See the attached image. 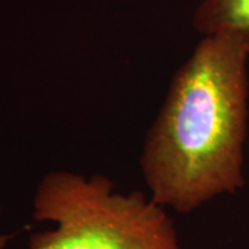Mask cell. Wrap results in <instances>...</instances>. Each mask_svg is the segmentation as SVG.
Masks as SVG:
<instances>
[{
  "mask_svg": "<svg viewBox=\"0 0 249 249\" xmlns=\"http://www.w3.org/2000/svg\"><path fill=\"white\" fill-rule=\"evenodd\" d=\"M248 58L241 42L202 36L170 80L140 157L148 194L191 213L245 186Z\"/></svg>",
  "mask_w": 249,
  "mask_h": 249,
  "instance_id": "obj_1",
  "label": "cell"
},
{
  "mask_svg": "<svg viewBox=\"0 0 249 249\" xmlns=\"http://www.w3.org/2000/svg\"><path fill=\"white\" fill-rule=\"evenodd\" d=\"M150 194L118 191L103 175L55 170L34 196V219L53 229L31 235L28 249H183L175 223Z\"/></svg>",
  "mask_w": 249,
  "mask_h": 249,
  "instance_id": "obj_2",
  "label": "cell"
},
{
  "mask_svg": "<svg viewBox=\"0 0 249 249\" xmlns=\"http://www.w3.org/2000/svg\"><path fill=\"white\" fill-rule=\"evenodd\" d=\"M193 27L202 36H229L249 52V0H201Z\"/></svg>",
  "mask_w": 249,
  "mask_h": 249,
  "instance_id": "obj_3",
  "label": "cell"
},
{
  "mask_svg": "<svg viewBox=\"0 0 249 249\" xmlns=\"http://www.w3.org/2000/svg\"><path fill=\"white\" fill-rule=\"evenodd\" d=\"M11 238H13V235H10V234H0V249L4 248Z\"/></svg>",
  "mask_w": 249,
  "mask_h": 249,
  "instance_id": "obj_4",
  "label": "cell"
}]
</instances>
